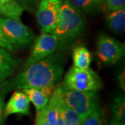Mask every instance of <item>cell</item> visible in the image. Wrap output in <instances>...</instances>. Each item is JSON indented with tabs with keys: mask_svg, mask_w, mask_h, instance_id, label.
I'll return each instance as SVG.
<instances>
[{
	"mask_svg": "<svg viewBox=\"0 0 125 125\" xmlns=\"http://www.w3.org/2000/svg\"><path fill=\"white\" fill-rule=\"evenodd\" d=\"M67 58L55 53L30 65L13 77L4 81L1 92L52 86L61 79Z\"/></svg>",
	"mask_w": 125,
	"mask_h": 125,
	"instance_id": "obj_1",
	"label": "cell"
},
{
	"mask_svg": "<svg viewBox=\"0 0 125 125\" xmlns=\"http://www.w3.org/2000/svg\"><path fill=\"white\" fill-rule=\"evenodd\" d=\"M86 21L83 13L70 0H62L58 22L52 34L58 38V48L66 49L83 33Z\"/></svg>",
	"mask_w": 125,
	"mask_h": 125,
	"instance_id": "obj_2",
	"label": "cell"
},
{
	"mask_svg": "<svg viewBox=\"0 0 125 125\" xmlns=\"http://www.w3.org/2000/svg\"><path fill=\"white\" fill-rule=\"evenodd\" d=\"M102 86L101 77L93 69H79L74 66L67 70L61 84L64 89L93 93H97Z\"/></svg>",
	"mask_w": 125,
	"mask_h": 125,
	"instance_id": "obj_3",
	"label": "cell"
},
{
	"mask_svg": "<svg viewBox=\"0 0 125 125\" xmlns=\"http://www.w3.org/2000/svg\"><path fill=\"white\" fill-rule=\"evenodd\" d=\"M62 101L83 119L99 105L97 93L64 89L58 86Z\"/></svg>",
	"mask_w": 125,
	"mask_h": 125,
	"instance_id": "obj_4",
	"label": "cell"
},
{
	"mask_svg": "<svg viewBox=\"0 0 125 125\" xmlns=\"http://www.w3.org/2000/svg\"><path fill=\"white\" fill-rule=\"evenodd\" d=\"M0 25L9 42L15 49L27 47L35 40V35L21 20L0 16Z\"/></svg>",
	"mask_w": 125,
	"mask_h": 125,
	"instance_id": "obj_5",
	"label": "cell"
},
{
	"mask_svg": "<svg viewBox=\"0 0 125 125\" xmlns=\"http://www.w3.org/2000/svg\"><path fill=\"white\" fill-rule=\"evenodd\" d=\"M125 54V43H122L106 34H100L97 42V55L101 62L106 65L115 64Z\"/></svg>",
	"mask_w": 125,
	"mask_h": 125,
	"instance_id": "obj_6",
	"label": "cell"
},
{
	"mask_svg": "<svg viewBox=\"0 0 125 125\" xmlns=\"http://www.w3.org/2000/svg\"><path fill=\"white\" fill-rule=\"evenodd\" d=\"M62 0H41L36 10V18L42 33H51L58 22Z\"/></svg>",
	"mask_w": 125,
	"mask_h": 125,
	"instance_id": "obj_7",
	"label": "cell"
},
{
	"mask_svg": "<svg viewBox=\"0 0 125 125\" xmlns=\"http://www.w3.org/2000/svg\"><path fill=\"white\" fill-rule=\"evenodd\" d=\"M58 45L56 36L51 33H42L34 40L30 55L24 63L22 69L54 54L58 49Z\"/></svg>",
	"mask_w": 125,
	"mask_h": 125,
	"instance_id": "obj_8",
	"label": "cell"
},
{
	"mask_svg": "<svg viewBox=\"0 0 125 125\" xmlns=\"http://www.w3.org/2000/svg\"><path fill=\"white\" fill-rule=\"evenodd\" d=\"M30 113V100L22 91H15L5 105L4 115L6 118L13 114L29 115Z\"/></svg>",
	"mask_w": 125,
	"mask_h": 125,
	"instance_id": "obj_9",
	"label": "cell"
},
{
	"mask_svg": "<svg viewBox=\"0 0 125 125\" xmlns=\"http://www.w3.org/2000/svg\"><path fill=\"white\" fill-rule=\"evenodd\" d=\"M54 89L55 85L41 88H31L22 90L29 97L30 102L33 103L34 105L37 113L42 110L47 105Z\"/></svg>",
	"mask_w": 125,
	"mask_h": 125,
	"instance_id": "obj_10",
	"label": "cell"
},
{
	"mask_svg": "<svg viewBox=\"0 0 125 125\" xmlns=\"http://www.w3.org/2000/svg\"><path fill=\"white\" fill-rule=\"evenodd\" d=\"M21 61L12 52L0 47V82H3L13 76Z\"/></svg>",
	"mask_w": 125,
	"mask_h": 125,
	"instance_id": "obj_11",
	"label": "cell"
},
{
	"mask_svg": "<svg viewBox=\"0 0 125 125\" xmlns=\"http://www.w3.org/2000/svg\"><path fill=\"white\" fill-rule=\"evenodd\" d=\"M93 60L91 52L84 46H77L72 52V61L74 67L79 69L89 68Z\"/></svg>",
	"mask_w": 125,
	"mask_h": 125,
	"instance_id": "obj_12",
	"label": "cell"
},
{
	"mask_svg": "<svg viewBox=\"0 0 125 125\" xmlns=\"http://www.w3.org/2000/svg\"><path fill=\"white\" fill-rule=\"evenodd\" d=\"M61 94L58 87L55 88L53 93L49 98L47 105L46 106V117L49 123L55 125L59 115Z\"/></svg>",
	"mask_w": 125,
	"mask_h": 125,
	"instance_id": "obj_13",
	"label": "cell"
},
{
	"mask_svg": "<svg viewBox=\"0 0 125 125\" xmlns=\"http://www.w3.org/2000/svg\"><path fill=\"white\" fill-rule=\"evenodd\" d=\"M24 9L15 0H0V16L21 20Z\"/></svg>",
	"mask_w": 125,
	"mask_h": 125,
	"instance_id": "obj_14",
	"label": "cell"
},
{
	"mask_svg": "<svg viewBox=\"0 0 125 125\" xmlns=\"http://www.w3.org/2000/svg\"><path fill=\"white\" fill-rule=\"evenodd\" d=\"M108 26L115 33L124 31L125 28V8L109 12L106 17Z\"/></svg>",
	"mask_w": 125,
	"mask_h": 125,
	"instance_id": "obj_15",
	"label": "cell"
},
{
	"mask_svg": "<svg viewBox=\"0 0 125 125\" xmlns=\"http://www.w3.org/2000/svg\"><path fill=\"white\" fill-rule=\"evenodd\" d=\"M112 122L115 125H125V99L124 95L117 96L111 105Z\"/></svg>",
	"mask_w": 125,
	"mask_h": 125,
	"instance_id": "obj_16",
	"label": "cell"
},
{
	"mask_svg": "<svg viewBox=\"0 0 125 125\" xmlns=\"http://www.w3.org/2000/svg\"><path fill=\"white\" fill-rule=\"evenodd\" d=\"M59 113L62 115L66 125H81L82 123V118L74 110L65 104L61 96L60 99Z\"/></svg>",
	"mask_w": 125,
	"mask_h": 125,
	"instance_id": "obj_17",
	"label": "cell"
},
{
	"mask_svg": "<svg viewBox=\"0 0 125 125\" xmlns=\"http://www.w3.org/2000/svg\"><path fill=\"white\" fill-rule=\"evenodd\" d=\"M70 1L76 9L85 13H94L102 8L99 0H70Z\"/></svg>",
	"mask_w": 125,
	"mask_h": 125,
	"instance_id": "obj_18",
	"label": "cell"
},
{
	"mask_svg": "<svg viewBox=\"0 0 125 125\" xmlns=\"http://www.w3.org/2000/svg\"><path fill=\"white\" fill-rule=\"evenodd\" d=\"M103 120L104 112L99 104L88 116L83 119L81 125H102Z\"/></svg>",
	"mask_w": 125,
	"mask_h": 125,
	"instance_id": "obj_19",
	"label": "cell"
},
{
	"mask_svg": "<svg viewBox=\"0 0 125 125\" xmlns=\"http://www.w3.org/2000/svg\"><path fill=\"white\" fill-rule=\"evenodd\" d=\"M24 10H27L31 13H36L38 4L41 0H15Z\"/></svg>",
	"mask_w": 125,
	"mask_h": 125,
	"instance_id": "obj_20",
	"label": "cell"
},
{
	"mask_svg": "<svg viewBox=\"0 0 125 125\" xmlns=\"http://www.w3.org/2000/svg\"><path fill=\"white\" fill-rule=\"evenodd\" d=\"M104 4L108 12L125 8V0H104Z\"/></svg>",
	"mask_w": 125,
	"mask_h": 125,
	"instance_id": "obj_21",
	"label": "cell"
},
{
	"mask_svg": "<svg viewBox=\"0 0 125 125\" xmlns=\"http://www.w3.org/2000/svg\"><path fill=\"white\" fill-rule=\"evenodd\" d=\"M0 47L7 49V50H9V52H10L12 53L15 52V51L16 50L13 46L9 42L8 39L6 38L4 33L2 30V29H1V25H0Z\"/></svg>",
	"mask_w": 125,
	"mask_h": 125,
	"instance_id": "obj_22",
	"label": "cell"
},
{
	"mask_svg": "<svg viewBox=\"0 0 125 125\" xmlns=\"http://www.w3.org/2000/svg\"><path fill=\"white\" fill-rule=\"evenodd\" d=\"M35 125H52L46 117V106L40 111L36 113V120Z\"/></svg>",
	"mask_w": 125,
	"mask_h": 125,
	"instance_id": "obj_23",
	"label": "cell"
},
{
	"mask_svg": "<svg viewBox=\"0 0 125 125\" xmlns=\"http://www.w3.org/2000/svg\"><path fill=\"white\" fill-rule=\"evenodd\" d=\"M4 94L3 92H0V125H3L5 119L4 115Z\"/></svg>",
	"mask_w": 125,
	"mask_h": 125,
	"instance_id": "obj_24",
	"label": "cell"
},
{
	"mask_svg": "<svg viewBox=\"0 0 125 125\" xmlns=\"http://www.w3.org/2000/svg\"><path fill=\"white\" fill-rule=\"evenodd\" d=\"M117 81L121 89L123 91L125 90V70H122L121 72L117 75Z\"/></svg>",
	"mask_w": 125,
	"mask_h": 125,
	"instance_id": "obj_25",
	"label": "cell"
},
{
	"mask_svg": "<svg viewBox=\"0 0 125 125\" xmlns=\"http://www.w3.org/2000/svg\"><path fill=\"white\" fill-rule=\"evenodd\" d=\"M55 125H66L65 121H64L63 118H62V115L60 114V113H59V115H58V120L56 121V123L55 124Z\"/></svg>",
	"mask_w": 125,
	"mask_h": 125,
	"instance_id": "obj_26",
	"label": "cell"
},
{
	"mask_svg": "<svg viewBox=\"0 0 125 125\" xmlns=\"http://www.w3.org/2000/svg\"><path fill=\"white\" fill-rule=\"evenodd\" d=\"M109 125H114V124H113V123L112 122H111V123L109 124Z\"/></svg>",
	"mask_w": 125,
	"mask_h": 125,
	"instance_id": "obj_27",
	"label": "cell"
}]
</instances>
